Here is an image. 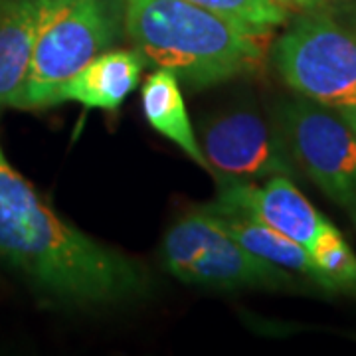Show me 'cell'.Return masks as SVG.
Here are the masks:
<instances>
[{
  "instance_id": "52a82bcc",
  "label": "cell",
  "mask_w": 356,
  "mask_h": 356,
  "mask_svg": "<svg viewBox=\"0 0 356 356\" xmlns=\"http://www.w3.org/2000/svg\"><path fill=\"white\" fill-rule=\"evenodd\" d=\"M200 145L208 168L226 180H267L280 175L295 178L299 172L280 127L252 109L210 119Z\"/></svg>"
},
{
  "instance_id": "e0dca14e",
  "label": "cell",
  "mask_w": 356,
  "mask_h": 356,
  "mask_svg": "<svg viewBox=\"0 0 356 356\" xmlns=\"http://www.w3.org/2000/svg\"><path fill=\"white\" fill-rule=\"evenodd\" d=\"M10 2H13V0H0V16H2V13L6 10V6H8Z\"/></svg>"
},
{
  "instance_id": "5bb4252c",
  "label": "cell",
  "mask_w": 356,
  "mask_h": 356,
  "mask_svg": "<svg viewBox=\"0 0 356 356\" xmlns=\"http://www.w3.org/2000/svg\"><path fill=\"white\" fill-rule=\"evenodd\" d=\"M206 10L222 14L242 24L273 32L285 26L295 13L285 0H186Z\"/></svg>"
},
{
  "instance_id": "2e32d148",
  "label": "cell",
  "mask_w": 356,
  "mask_h": 356,
  "mask_svg": "<svg viewBox=\"0 0 356 356\" xmlns=\"http://www.w3.org/2000/svg\"><path fill=\"white\" fill-rule=\"evenodd\" d=\"M339 113L343 115L344 119H346V123L353 127V131L356 133V107H353V109H343V111H339Z\"/></svg>"
},
{
  "instance_id": "ba28073f",
  "label": "cell",
  "mask_w": 356,
  "mask_h": 356,
  "mask_svg": "<svg viewBox=\"0 0 356 356\" xmlns=\"http://www.w3.org/2000/svg\"><path fill=\"white\" fill-rule=\"evenodd\" d=\"M208 208L257 220L307 250L329 222L295 186L293 178L281 175L267 178L264 184H254L252 180H226L220 186L218 198Z\"/></svg>"
},
{
  "instance_id": "5b68a950",
  "label": "cell",
  "mask_w": 356,
  "mask_h": 356,
  "mask_svg": "<svg viewBox=\"0 0 356 356\" xmlns=\"http://www.w3.org/2000/svg\"><path fill=\"white\" fill-rule=\"evenodd\" d=\"M121 0H58L40 30L26 81V109L54 105L58 88L95 56L113 48Z\"/></svg>"
},
{
  "instance_id": "6da1fadb",
  "label": "cell",
  "mask_w": 356,
  "mask_h": 356,
  "mask_svg": "<svg viewBox=\"0 0 356 356\" xmlns=\"http://www.w3.org/2000/svg\"><path fill=\"white\" fill-rule=\"evenodd\" d=\"M0 257L40 291L72 305H115L139 297V261L58 216L0 147Z\"/></svg>"
},
{
  "instance_id": "4fadbf2b",
  "label": "cell",
  "mask_w": 356,
  "mask_h": 356,
  "mask_svg": "<svg viewBox=\"0 0 356 356\" xmlns=\"http://www.w3.org/2000/svg\"><path fill=\"white\" fill-rule=\"evenodd\" d=\"M318 287L356 297V254L343 234L327 222L309 248Z\"/></svg>"
},
{
  "instance_id": "7c38bea8",
  "label": "cell",
  "mask_w": 356,
  "mask_h": 356,
  "mask_svg": "<svg viewBox=\"0 0 356 356\" xmlns=\"http://www.w3.org/2000/svg\"><path fill=\"white\" fill-rule=\"evenodd\" d=\"M216 216L229 236L240 245H243L248 252H252L273 266L283 267L291 273H297L305 280L313 281L317 285L311 254L301 243L293 242L287 236L280 234L277 229L269 228L266 224L248 216L224 214V212H216Z\"/></svg>"
},
{
  "instance_id": "ac0fdd59",
  "label": "cell",
  "mask_w": 356,
  "mask_h": 356,
  "mask_svg": "<svg viewBox=\"0 0 356 356\" xmlns=\"http://www.w3.org/2000/svg\"><path fill=\"white\" fill-rule=\"evenodd\" d=\"M348 214H350V220H353V224H355V228H356V208L348 210Z\"/></svg>"
},
{
  "instance_id": "8992f818",
  "label": "cell",
  "mask_w": 356,
  "mask_h": 356,
  "mask_svg": "<svg viewBox=\"0 0 356 356\" xmlns=\"http://www.w3.org/2000/svg\"><path fill=\"white\" fill-rule=\"evenodd\" d=\"M277 127L297 168L332 202L356 208V133L343 115L301 97L281 107Z\"/></svg>"
},
{
  "instance_id": "3957f363",
  "label": "cell",
  "mask_w": 356,
  "mask_h": 356,
  "mask_svg": "<svg viewBox=\"0 0 356 356\" xmlns=\"http://www.w3.org/2000/svg\"><path fill=\"white\" fill-rule=\"evenodd\" d=\"M281 79L337 111L356 107V20L329 6L301 13L273 44Z\"/></svg>"
},
{
  "instance_id": "9a60e30c",
  "label": "cell",
  "mask_w": 356,
  "mask_h": 356,
  "mask_svg": "<svg viewBox=\"0 0 356 356\" xmlns=\"http://www.w3.org/2000/svg\"><path fill=\"white\" fill-rule=\"evenodd\" d=\"M285 2L297 13H309V10H318V8L331 6L332 0H285Z\"/></svg>"
},
{
  "instance_id": "277c9868",
  "label": "cell",
  "mask_w": 356,
  "mask_h": 356,
  "mask_svg": "<svg viewBox=\"0 0 356 356\" xmlns=\"http://www.w3.org/2000/svg\"><path fill=\"white\" fill-rule=\"evenodd\" d=\"M165 269L182 283L214 289H293L291 271L248 252L208 206L192 210L166 232Z\"/></svg>"
},
{
  "instance_id": "9c48e42d",
  "label": "cell",
  "mask_w": 356,
  "mask_h": 356,
  "mask_svg": "<svg viewBox=\"0 0 356 356\" xmlns=\"http://www.w3.org/2000/svg\"><path fill=\"white\" fill-rule=\"evenodd\" d=\"M58 0H13L0 16V107L26 109V81L40 30Z\"/></svg>"
},
{
  "instance_id": "30bf717a",
  "label": "cell",
  "mask_w": 356,
  "mask_h": 356,
  "mask_svg": "<svg viewBox=\"0 0 356 356\" xmlns=\"http://www.w3.org/2000/svg\"><path fill=\"white\" fill-rule=\"evenodd\" d=\"M147 60L135 50H105L64 81L54 105L76 102L88 109L117 111L137 89Z\"/></svg>"
},
{
  "instance_id": "8fae6325",
  "label": "cell",
  "mask_w": 356,
  "mask_h": 356,
  "mask_svg": "<svg viewBox=\"0 0 356 356\" xmlns=\"http://www.w3.org/2000/svg\"><path fill=\"white\" fill-rule=\"evenodd\" d=\"M140 102L145 119L156 133L175 143L196 165L208 168L202 145L194 133L186 102L180 91V81L170 70L156 67L153 74L147 76L140 91Z\"/></svg>"
},
{
  "instance_id": "7a4b0ae2",
  "label": "cell",
  "mask_w": 356,
  "mask_h": 356,
  "mask_svg": "<svg viewBox=\"0 0 356 356\" xmlns=\"http://www.w3.org/2000/svg\"><path fill=\"white\" fill-rule=\"evenodd\" d=\"M123 28L147 62L192 89L257 72L273 34L186 0H123Z\"/></svg>"
}]
</instances>
